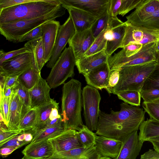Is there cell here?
I'll return each instance as SVG.
<instances>
[{
  "label": "cell",
  "mask_w": 159,
  "mask_h": 159,
  "mask_svg": "<svg viewBox=\"0 0 159 159\" xmlns=\"http://www.w3.org/2000/svg\"><path fill=\"white\" fill-rule=\"evenodd\" d=\"M119 111L111 110L109 114L100 111L96 134L97 135L121 139L138 131L144 121L146 112L139 107L120 104Z\"/></svg>",
  "instance_id": "6da1fadb"
},
{
  "label": "cell",
  "mask_w": 159,
  "mask_h": 159,
  "mask_svg": "<svg viewBox=\"0 0 159 159\" xmlns=\"http://www.w3.org/2000/svg\"><path fill=\"white\" fill-rule=\"evenodd\" d=\"M82 92L81 84L77 80L72 79L64 84L61 115L64 130L78 131L84 125L81 117Z\"/></svg>",
  "instance_id": "7a4b0ae2"
},
{
  "label": "cell",
  "mask_w": 159,
  "mask_h": 159,
  "mask_svg": "<svg viewBox=\"0 0 159 159\" xmlns=\"http://www.w3.org/2000/svg\"><path fill=\"white\" fill-rule=\"evenodd\" d=\"M62 6L60 0H36L0 11V24L44 16Z\"/></svg>",
  "instance_id": "3957f363"
},
{
  "label": "cell",
  "mask_w": 159,
  "mask_h": 159,
  "mask_svg": "<svg viewBox=\"0 0 159 159\" xmlns=\"http://www.w3.org/2000/svg\"><path fill=\"white\" fill-rule=\"evenodd\" d=\"M66 9L62 5L54 11L41 16L29 20H17L0 24V32L9 42H20L22 38L36 28L62 16Z\"/></svg>",
  "instance_id": "277c9868"
},
{
  "label": "cell",
  "mask_w": 159,
  "mask_h": 159,
  "mask_svg": "<svg viewBox=\"0 0 159 159\" xmlns=\"http://www.w3.org/2000/svg\"><path fill=\"white\" fill-rule=\"evenodd\" d=\"M157 62L121 68L119 70V80L116 85L108 92L116 94L118 92L128 90L140 91L146 79L155 68Z\"/></svg>",
  "instance_id": "5b68a950"
},
{
  "label": "cell",
  "mask_w": 159,
  "mask_h": 159,
  "mask_svg": "<svg viewBox=\"0 0 159 159\" xmlns=\"http://www.w3.org/2000/svg\"><path fill=\"white\" fill-rule=\"evenodd\" d=\"M156 42L143 45L140 50L135 54L126 57L121 50L109 56L108 63L111 71H119L123 67L141 65L156 61Z\"/></svg>",
  "instance_id": "8992f818"
},
{
  "label": "cell",
  "mask_w": 159,
  "mask_h": 159,
  "mask_svg": "<svg viewBox=\"0 0 159 159\" xmlns=\"http://www.w3.org/2000/svg\"><path fill=\"white\" fill-rule=\"evenodd\" d=\"M76 59L70 47L66 48L56 61L46 80L51 89L64 84L69 78L74 75Z\"/></svg>",
  "instance_id": "52a82bcc"
},
{
  "label": "cell",
  "mask_w": 159,
  "mask_h": 159,
  "mask_svg": "<svg viewBox=\"0 0 159 159\" xmlns=\"http://www.w3.org/2000/svg\"><path fill=\"white\" fill-rule=\"evenodd\" d=\"M82 97L85 125L91 131H96L101 111L100 95L98 89L87 85L82 90Z\"/></svg>",
  "instance_id": "ba28073f"
},
{
  "label": "cell",
  "mask_w": 159,
  "mask_h": 159,
  "mask_svg": "<svg viewBox=\"0 0 159 159\" xmlns=\"http://www.w3.org/2000/svg\"><path fill=\"white\" fill-rule=\"evenodd\" d=\"M125 32L120 48L131 43L144 45L159 40V31L132 25L124 22Z\"/></svg>",
  "instance_id": "9c48e42d"
},
{
  "label": "cell",
  "mask_w": 159,
  "mask_h": 159,
  "mask_svg": "<svg viewBox=\"0 0 159 159\" xmlns=\"http://www.w3.org/2000/svg\"><path fill=\"white\" fill-rule=\"evenodd\" d=\"M32 67L31 52L24 53L6 60L0 65V76H19Z\"/></svg>",
  "instance_id": "30bf717a"
},
{
  "label": "cell",
  "mask_w": 159,
  "mask_h": 159,
  "mask_svg": "<svg viewBox=\"0 0 159 159\" xmlns=\"http://www.w3.org/2000/svg\"><path fill=\"white\" fill-rule=\"evenodd\" d=\"M125 27L124 22L117 17H111L105 33L107 40L105 51L108 56L112 55L116 50L120 48L125 34Z\"/></svg>",
  "instance_id": "8fae6325"
},
{
  "label": "cell",
  "mask_w": 159,
  "mask_h": 159,
  "mask_svg": "<svg viewBox=\"0 0 159 159\" xmlns=\"http://www.w3.org/2000/svg\"><path fill=\"white\" fill-rule=\"evenodd\" d=\"M75 32L73 21L69 16L65 22L60 26L52 55L46 65L47 67H53L66 44Z\"/></svg>",
  "instance_id": "7c38bea8"
},
{
  "label": "cell",
  "mask_w": 159,
  "mask_h": 159,
  "mask_svg": "<svg viewBox=\"0 0 159 159\" xmlns=\"http://www.w3.org/2000/svg\"><path fill=\"white\" fill-rule=\"evenodd\" d=\"M62 5L85 11L98 18L108 10L110 0H60Z\"/></svg>",
  "instance_id": "4fadbf2b"
},
{
  "label": "cell",
  "mask_w": 159,
  "mask_h": 159,
  "mask_svg": "<svg viewBox=\"0 0 159 159\" xmlns=\"http://www.w3.org/2000/svg\"><path fill=\"white\" fill-rule=\"evenodd\" d=\"M54 153L65 152L83 147L77 134V131L65 130L56 137L48 139Z\"/></svg>",
  "instance_id": "5bb4252c"
},
{
  "label": "cell",
  "mask_w": 159,
  "mask_h": 159,
  "mask_svg": "<svg viewBox=\"0 0 159 159\" xmlns=\"http://www.w3.org/2000/svg\"><path fill=\"white\" fill-rule=\"evenodd\" d=\"M95 39L91 29L75 32L69 41L68 43L76 60L84 57V54L91 47Z\"/></svg>",
  "instance_id": "9a60e30c"
},
{
  "label": "cell",
  "mask_w": 159,
  "mask_h": 159,
  "mask_svg": "<svg viewBox=\"0 0 159 159\" xmlns=\"http://www.w3.org/2000/svg\"><path fill=\"white\" fill-rule=\"evenodd\" d=\"M60 26L59 22L55 20H51L41 25L42 38L46 63L49 61L52 55Z\"/></svg>",
  "instance_id": "2e32d148"
},
{
  "label": "cell",
  "mask_w": 159,
  "mask_h": 159,
  "mask_svg": "<svg viewBox=\"0 0 159 159\" xmlns=\"http://www.w3.org/2000/svg\"><path fill=\"white\" fill-rule=\"evenodd\" d=\"M51 89L46 80L40 75L35 85L29 90L30 109H36L49 103L52 99L50 95Z\"/></svg>",
  "instance_id": "e0dca14e"
},
{
  "label": "cell",
  "mask_w": 159,
  "mask_h": 159,
  "mask_svg": "<svg viewBox=\"0 0 159 159\" xmlns=\"http://www.w3.org/2000/svg\"><path fill=\"white\" fill-rule=\"evenodd\" d=\"M120 140L122 141L120 150L118 156L114 159H136L143 144L139 140L138 131Z\"/></svg>",
  "instance_id": "ac0fdd59"
},
{
  "label": "cell",
  "mask_w": 159,
  "mask_h": 159,
  "mask_svg": "<svg viewBox=\"0 0 159 159\" xmlns=\"http://www.w3.org/2000/svg\"><path fill=\"white\" fill-rule=\"evenodd\" d=\"M122 145L120 139L97 135L94 146L101 156L114 159L118 155Z\"/></svg>",
  "instance_id": "d6986e66"
},
{
  "label": "cell",
  "mask_w": 159,
  "mask_h": 159,
  "mask_svg": "<svg viewBox=\"0 0 159 159\" xmlns=\"http://www.w3.org/2000/svg\"><path fill=\"white\" fill-rule=\"evenodd\" d=\"M159 8V0H143L129 15L125 22L131 25L139 23Z\"/></svg>",
  "instance_id": "ffe728a7"
},
{
  "label": "cell",
  "mask_w": 159,
  "mask_h": 159,
  "mask_svg": "<svg viewBox=\"0 0 159 159\" xmlns=\"http://www.w3.org/2000/svg\"><path fill=\"white\" fill-rule=\"evenodd\" d=\"M62 6L67 10L76 32L90 29L98 19L92 14L81 9L71 7Z\"/></svg>",
  "instance_id": "44dd1931"
},
{
  "label": "cell",
  "mask_w": 159,
  "mask_h": 159,
  "mask_svg": "<svg viewBox=\"0 0 159 159\" xmlns=\"http://www.w3.org/2000/svg\"><path fill=\"white\" fill-rule=\"evenodd\" d=\"M26 157L33 159H47L54 151L51 142L45 140L28 144L22 151Z\"/></svg>",
  "instance_id": "7402d4cb"
},
{
  "label": "cell",
  "mask_w": 159,
  "mask_h": 159,
  "mask_svg": "<svg viewBox=\"0 0 159 159\" xmlns=\"http://www.w3.org/2000/svg\"><path fill=\"white\" fill-rule=\"evenodd\" d=\"M111 73L107 62L84 75L89 85L102 90L107 87Z\"/></svg>",
  "instance_id": "603a6c76"
},
{
  "label": "cell",
  "mask_w": 159,
  "mask_h": 159,
  "mask_svg": "<svg viewBox=\"0 0 159 159\" xmlns=\"http://www.w3.org/2000/svg\"><path fill=\"white\" fill-rule=\"evenodd\" d=\"M109 56L105 50L83 57L76 61L75 65L79 73L84 75L108 62Z\"/></svg>",
  "instance_id": "cb8c5ba5"
},
{
  "label": "cell",
  "mask_w": 159,
  "mask_h": 159,
  "mask_svg": "<svg viewBox=\"0 0 159 159\" xmlns=\"http://www.w3.org/2000/svg\"><path fill=\"white\" fill-rule=\"evenodd\" d=\"M101 157L95 146L82 147L68 151L55 153L47 159H99Z\"/></svg>",
  "instance_id": "d4e9b609"
},
{
  "label": "cell",
  "mask_w": 159,
  "mask_h": 159,
  "mask_svg": "<svg viewBox=\"0 0 159 159\" xmlns=\"http://www.w3.org/2000/svg\"><path fill=\"white\" fill-rule=\"evenodd\" d=\"M23 107V104L20 97L17 92L13 90L11 97L9 121L7 125L8 129L20 130L19 127Z\"/></svg>",
  "instance_id": "484cf974"
},
{
  "label": "cell",
  "mask_w": 159,
  "mask_h": 159,
  "mask_svg": "<svg viewBox=\"0 0 159 159\" xmlns=\"http://www.w3.org/2000/svg\"><path fill=\"white\" fill-rule=\"evenodd\" d=\"M24 47H27L31 52L32 67L40 72L46 63L42 38L28 41Z\"/></svg>",
  "instance_id": "4316f807"
},
{
  "label": "cell",
  "mask_w": 159,
  "mask_h": 159,
  "mask_svg": "<svg viewBox=\"0 0 159 159\" xmlns=\"http://www.w3.org/2000/svg\"><path fill=\"white\" fill-rule=\"evenodd\" d=\"M59 103L53 99L48 104L36 109L37 111V116L34 128L29 130L32 133L44 129L49 119L52 109L59 107Z\"/></svg>",
  "instance_id": "83f0119b"
},
{
  "label": "cell",
  "mask_w": 159,
  "mask_h": 159,
  "mask_svg": "<svg viewBox=\"0 0 159 159\" xmlns=\"http://www.w3.org/2000/svg\"><path fill=\"white\" fill-rule=\"evenodd\" d=\"M139 129V139L143 144L151 138L159 136V122L150 118L142 123Z\"/></svg>",
  "instance_id": "f1b7e54d"
},
{
  "label": "cell",
  "mask_w": 159,
  "mask_h": 159,
  "mask_svg": "<svg viewBox=\"0 0 159 159\" xmlns=\"http://www.w3.org/2000/svg\"><path fill=\"white\" fill-rule=\"evenodd\" d=\"M64 130L63 126L61 125L46 128L35 132H30L33 135V138L30 143L52 139L59 134Z\"/></svg>",
  "instance_id": "f546056e"
},
{
  "label": "cell",
  "mask_w": 159,
  "mask_h": 159,
  "mask_svg": "<svg viewBox=\"0 0 159 159\" xmlns=\"http://www.w3.org/2000/svg\"><path fill=\"white\" fill-rule=\"evenodd\" d=\"M40 75V72L32 67L19 76L18 81L29 90L35 85Z\"/></svg>",
  "instance_id": "4dcf8cb0"
},
{
  "label": "cell",
  "mask_w": 159,
  "mask_h": 159,
  "mask_svg": "<svg viewBox=\"0 0 159 159\" xmlns=\"http://www.w3.org/2000/svg\"><path fill=\"white\" fill-rule=\"evenodd\" d=\"M116 94L119 99L123 101L126 103L134 106H140L141 96L139 91L125 90L118 92Z\"/></svg>",
  "instance_id": "1f68e13d"
},
{
  "label": "cell",
  "mask_w": 159,
  "mask_h": 159,
  "mask_svg": "<svg viewBox=\"0 0 159 159\" xmlns=\"http://www.w3.org/2000/svg\"><path fill=\"white\" fill-rule=\"evenodd\" d=\"M13 90L17 92L23 104L21 120L25 114L30 109L29 91V90L26 89L18 81L15 86Z\"/></svg>",
  "instance_id": "d6a6232c"
},
{
  "label": "cell",
  "mask_w": 159,
  "mask_h": 159,
  "mask_svg": "<svg viewBox=\"0 0 159 159\" xmlns=\"http://www.w3.org/2000/svg\"><path fill=\"white\" fill-rule=\"evenodd\" d=\"M37 116V109H30L20 120L19 130L24 133L33 129L35 124Z\"/></svg>",
  "instance_id": "836d02e7"
},
{
  "label": "cell",
  "mask_w": 159,
  "mask_h": 159,
  "mask_svg": "<svg viewBox=\"0 0 159 159\" xmlns=\"http://www.w3.org/2000/svg\"><path fill=\"white\" fill-rule=\"evenodd\" d=\"M77 134L83 147L89 148L94 146L97 134L90 130L85 125L77 131Z\"/></svg>",
  "instance_id": "e575fe53"
},
{
  "label": "cell",
  "mask_w": 159,
  "mask_h": 159,
  "mask_svg": "<svg viewBox=\"0 0 159 159\" xmlns=\"http://www.w3.org/2000/svg\"><path fill=\"white\" fill-rule=\"evenodd\" d=\"M111 17L108 11L97 19L91 28L95 39L107 28Z\"/></svg>",
  "instance_id": "d590c367"
},
{
  "label": "cell",
  "mask_w": 159,
  "mask_h": 159,
  "mask_svg": "<svg viewBox=\"0 0 159 159\" xmlns=\"http://www.w3.org/2000/svg\"><path fill=\"white\" fill-rule=\"evenodd\" d=\"M106 29L95 39L91 47L84 54V57H87L105 50L107 42L105 36Z\"/></svg>",
  "instance_id": "8d00e7d4"
},
{
  "label": "cell",
  "mask_w": 159,
  "mask_h": 159,
  "mask_svg": "<svg viewBox=\"0 0 159 159\" xmlns=\"http://www.w3.org/2000/svg\"><path fill=\"white\" fill-rule=\"evenodd\" d=\"M131 25L159 31V8L143 21Z\"/></svg>",
  "instance_id": "74e56055"
},
{
  "label": "cell",
  "mask_w": 159,
  "mask_h": 159,
  "mask_svg": "<svg viewBox=\"0 0 159 159\" xmlns=\"http://www.w3.org/2000/svg\"><path fill=\"white\" fill-rule=\"evenodd\" d=\"M151 89H159V63L157 62L155 68L145 81L141 90Z\"/></svg>",
  "instance_id": "f35d334b"
},
{
  "label": "cell",
  "mask_w": 159,
  "mask_h": 159,
  "mask_svg": "<svg viewBox=\"0 0 159 159\" xmlns=\"http://www.w3.org/2000/svg\"><path fill=\"white\" fill-rule=\"evenodd\" d=\"M142 106L150 118L159 122V99L149 102H143Z\"/></svg>",
  "instance_id": "ab89813d"
},
{
  "label": "cell",
  "mask_w": 159,
  "mask_h": 159,
  "mask_svg": "<svg viewBox=\"0 0 159 159\" xmlns=\"http://www.w3.org/2000/svg\"><path fill=\"white\" fill-rule=\"evenodd\" d=\"M23 133L20 130L13 131L9 130L4 123L3 122H1L0 129V146L18 134Z\"/></svg>",
  "instance_id": "60d3db41"
},
{
  "label": "cell",
  "mask_w": 159,
  "mask_h": 159,
  "mask_svg": "<svg viewBox=\"0 0 159 159\" xmlns=\"http://www.w3.org/2000/svg\"><path fill=\"white\" fill-rule=\"evenodd\" d=\"M143 0H121L118 15L124 16L132 9L136 8Z\"/></svg>",
  "instance_id": "b9f144b4"
},
{
  "label": "cell",
  "mask_w": 159,
  "mask_h": 159,
  "mask_svg": "<svg viewBox=\"0 0 159 159\" xmlns=\"http://www.w3.org/2000/svg\"><path fill=\"white\" fill-rule=\"evenodd\" d=\"M11 97L4 96L2 101H0V113L2 115L3 122L7 125L9 121Z\"/></svg>",
  "instance_id": "7bdbcfd3"
},
{
  "label": "cell",
  "mask_w": 159,
  "mask_h": 159,
  "mask_svg": "<svg viewBox=\"0 0 159 159\" xmlns=\"http://www.w3.org/2000/svg\"><path fill=\"white\" fill-rule=\"evenodd\" d=\"M30 52L26 47H24L18 49L5 52L2 50L0 51V65L3 62L20 54L25 52Z\"/></svg>",
  "instance_id": "ee69618b"
},
{
  "label": "cell",
  "mask_w": 159,
  "mask_h": 159,
  "mask_svg": "<svg viewBox=\"0 0 159 159\" xmlns=\"http://www.w3.org/2000/svg\"><path fill=\"white\" fill-rule=\"evenodd\" d=\"M140 92L143 102H149L159 99V89H151L142 90Z\"/></svg>",
  "instance_id": "f6af8a7d"
},
{
  "label": "cell",
  "mask_w": 159,
  "mask_h": 159,
  "mask_svg": "<svg viewBox=\"0 0 159 159\" xmlns=\"http://www.w3.org/2000/svg\"><path fill=\"white\" fill-rule=\"evenodd\" d=\"M42 31L41 25L30 31L24 35L20 42L25 41H31L41 38Z\"/></svg>",
  "instance_id": "bcb514c9"
},
{
  "label": "cell",
  "mask_w": 159,
  "mask_h": 159,
  "mask_svg": "<svg viewBox=\"0 0 159 159\" xmlns=\"http://www.w3.org/2000/svg\"><path fill=\"white\" fill-rule=\"evenodd\" d=\"M143 45L139 43H131L122 48L121 50L126 57H129L139 52Z\"/></svg>",
  "instance_id": "7dc6e473"
},
{
  "label": "cell",
  "mask_w": 159,
  "mask_h": 159,
  "mask_svg": "<svg viewBox=\"0 0 159 159\" xmlns=\"http://www.w3.org/2000/svg\"><path fill=\"white\" fill-rule=\"evenodd\" d=\"M36 0H0V11L8 7Z\"/></svg>",
  "instance_id": "c3c4849f"
},
{
  "label": "cell",
  "mask_w": 159,
  "mask_h": 159,
  "mask_svg": "<svg viewBox=\"0 0 159 159\" xmlns=\"http://www.w3.org/2000/svg\"><path fill=\"white\" fill-rule=\"evenodd\" d=\"M121 3V0H110L108 12L111 17H117Z\"/></svg>",
  "instance_id": "681fc988"
},
{
  "label": "cell",
  "mask_w": 159,
  "mask_h": 159,
  "mask_svg": "<svg viewBox=\"0 0 159 159\" xmlns=\"http://www.w3.org/2000/svg\"><path fill=\"white\" fill-rule=\"evenodd\" d=\"M120 78L119 71L113 70L111 71L108 85L105 89L108 92L112 88L114 87L118 82Z\"/></svg>",
  "instance_id": "f907efd6"
},
{
  "label": "cell",
  "mask_w": 159,
  "mask_h": 159,
  "mask_svg": "<svg viewBox=\"0 0 159 159\" xmlns=\"http://www.w3.org/2000/svg\"><path fill=\"white\" fill-rule=\"evenodd\" d=\"M18 135L14 137L2 145L0 146V148L4 147L9 146L15 147L18 149L23 146L28 144L26 142L20 141L18 138Z\"/></svg>",
  "instance_id": "816d5d0a"
},
{
  "label": "cell",
  "mask_w": 159,
  "mask_h": 159,
  "mask_svg": "<svg viewBox=\"0 0 159 159\" xmlns=\"http://www.w3.org/2000/svg\"><path fill=\"white\" fill-rule=\"evenodd\" d=\"M140 159H159V152L155 149H149L141 155Z\"/></svg>",
  "instance_id": "f5cc1de1"
},
{
  "label": "cell",
  "mask_w": 159,
  "mask_h": 159,
  "mask_svg": "<svg viewBox=\"0 0 159 159\" xmlns=\"http://www.w3.org/2000/svg\"><path fill=\"white\" fill-rule=\"evenodd\" d=\"M18 77L19 76L6 77L4 90L8 88L14 87L18 81Z\"/></svg>",
  "instance_id": "db71d44e"
},
{
  "label": "cell",
  "mask_w": 159,
  "mask_h": 159,
  "mask_svg": "<svg viewBox=\"0 0 159 159\" xmlns=\"http://www.w3.org/2000/svg\"><path fill=\"white\" fill-rule=\"evenodd\" d=\"M17 149L16 148L9 146L4 147L0 148V154L3 158L7 157L13 151Z\"/></svg>",
  "instance_id": "11a10c76"
},
{
  "label": "cell",
  "mask_w": 159,
  "mask_h": 159,
  "mask_svg": "<svg viewBox=\"0 0 159 159\" xmlns=\"http://www.w3.org/2000/svg\"><path fill=\"white\" fill-rule=\"evenodd\" d=\"M61 125H63L61 117L54 119L52 120L48 119L46 123L45 128Z\"/></svg>",
  "instance_id": "9f6ffc18"
},
{
  "label": "cell",
  "mask_w": 159,
  "mask_h": 159,
  "mask_svg": "<svg viewBox=\"0 0 159 159\" xmlns=\"http://www.w3.org/2000/svg\"><path fill=\"white\" fill-rule=\"evenodd\" d=\"M61 117L59 113V107L53 108L51 112L49 119L52 120L54 119Z\"/></svg>",
  "instance_id": "6f0895ef"
},
{
  "label": "cell",
  "mask_w": 159,
  "mask_h": 159,
  "mask_svg": "<svg viewBox=\"0 0 159 159\" xmlns=\"http://www.w3.org/2000/svg\"><path fill=\"white\" fill-rule=\"evenodd\" d=\"M14 87H9L4 89V96L7 97H11L13 92Z\"/></svg>",
  "instance_id": "680465c9"
},
{
  "label": "cell",
  "mask_w": 159,
  "mask_h": 159,
  "mask_svg": "<svg viewBox=\"0 0 159 159\" xmlns=\"http://www.w3.org/2000/svg\"><path fill=\"white\" fill-rule=\"evenodd\" d=\"M149 142L152 144L154 149L159 152V143L153 141H150Z\"/></svg>",
  "instance_id": "91938a15"
},
{
  "label": "cell",
  "mask_w": 159,
  "mask_h": 159,
  "mask_svg": "<svg viewBox=\"0 0 159 159\" xmlns=\"http://www.w3.org/2000/svg\"><path fill=\"white\" fill-rule=\"evenodd\" d=\"M150 142V141H153L159 143V136L151 138L147 141Z\"/></svg>",
  "instance_id": "94428289"
},
{
  "label": "cell",
  "mask_w": 159,
  "mask_h": 159,
  "mask_svg": "<svg viewBox=\"0 0 159 159\" xmlns=\"http://www.w3.org/2000/svg\"><path fill=\"white\" fill-rule=\"evenodd\" d=\"M156 61L159 63V51H157L156 52Z\"/></svg>",
  "instance_id": "6125c7cd"
},
{
  "label": "cell",
  "mask_w": 159,
  "mask_h": 159,
  "mask_svg": "<svg viewBox=\"0 0 159 159\" xmlns=\"http://www.w3.org/2000/svg\"><path fill=\"white\" fill-rule=\"evenodd\" d=\"M155 48L156 51H159V40L156 43Z\"/></svg>",
  "instance_id": "be15d7a7"
},
{
  "label": "cell",
  "mask_w": 159,
  "mask_h": 159,
  "mask_svg": "<svg viewBox=\"0 0 159 159\" xmlns=\"http://www.w3.org/2000/svg\"><path fill=\"white\" fill-rule=\"evenodd\" d=\"M99 159H112L111 158L105 157H102L101 156Z\"/></svg>",
  "instance_id": "e7e4bbea"
},
{
  "label": "cell",
  "mask_w": 159,
  "mask_h": 159,
  "mask_svg": "<svg viewBox=\"0 0 159 159\" xmlns=\"http://www.w3.org/2000/svg\"><path fill=\"white\" fill-rule=\"evenodd\" d=\"M21 159H31V158H27L25 156H24V157L22 158Z\"/></svg>",
  "instance_id": "03108f58"
}]
</instances>
